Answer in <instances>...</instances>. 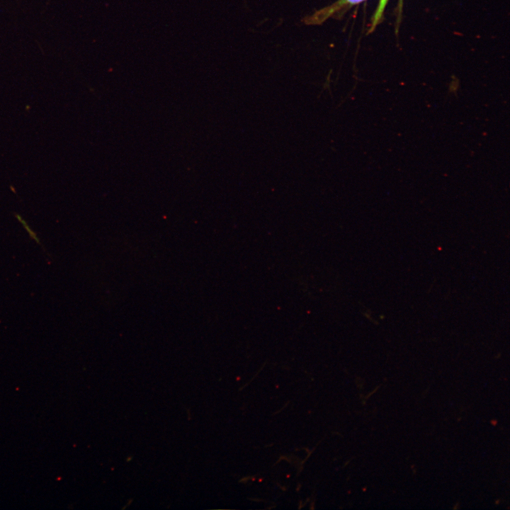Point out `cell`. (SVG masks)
Wrapping results in <instances>:
<instances>
[{
	"instance_id": "1",
	"label": "cell",
	"mask_w": 510,
	"mask_h": 510,
	"mask_svg": "<svg viewBox=\"0 0 510 510\" xmlns=\"http://www.w3.org/2000/svg\"><path fill=\"white\" fill-rule=\"evenodd\" d=\"M362 1L363 0H339L331 6L324 8L322 11H319L318 12L315 13L311 18V21L310 22H312L310 23H321L322 21H324L327 17L334 13V12L338 11L340 8L344 6H352L353 4H358ZM385 4V0H382L381 4L379 6V10L378 11L375 16V23L379 19V16L383 11Z\"/></svg>"
},
{
	"instance_id": "2",
	"label": "cell",
	"mask_w": 510,
	"mask_h": 510,
	"mask_svg": "<svg viewBox=\"0 0 510 510\" xmlns=\"http://www.w3.org/2000/svg\"><path fill=\"white\" fill-rule=\"evenodd\" d=\"M16 217L24 227L25 230L28 233L30 238L33 239L37 244H40V240L38 238V235L30 229V227H29V225H28L27 222L24 220V219L20 215H16Z\"/></svg>"
}]
</instances>
